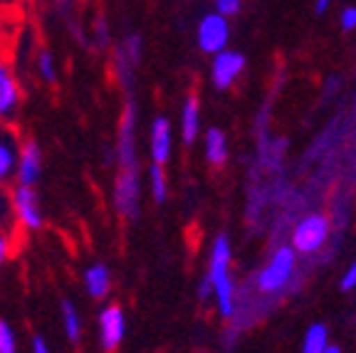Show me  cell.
Instances as JSON below:
<instances>
[{
  "label": "cell",
  "instance_id": "1",
  "mask_svg": "<svg viewBox=\"0 0 356 353\" xmlns=\"http://www.w3.org/2000/svg\"><path fill=\"white\" fill-rule=\"evenodd\" d=\"M208 277H211V281H213L218 309H220L222 316H230L235 309V304H233L235 287H233V279H230V243L225 235L216 238V243H213Z\"/></svg>",
  "mask_w": 356,
  "mask_h": 353
},
{
  "label": "cell",
  "instance_id": "2",
  "mask_svg": "<svg viewBox=\"0 0 356 353\" xmlns=\"http://www.w3.org/2000/svg\"><path fill=\"white\" fill-rule=\"evenodd\" d=\"M10 198H13V210H15L17 225H20L22 230H40L44 222V215H42V205H40L35 186L15 183L10 190Z\"/></svg>",
  "mask_w": 356,
  "mask_h": 353
},
{
  "label": "cell",
  "instance_id": "3",
  "mask_svg": "<svg viewBox=\"0 0 356 353\" xmlns=\"http://www.w3.org/2000/svg\"><path fill=\"white\" fill-rule=\"evenodd\" d=\"M22 104V87L17 82L15 72H13L10 62H8L6 52L0 47V122H10L20 111Z\"/></svg>",
  "mask_w": 356,
  "mask_h": 353
},
{
  "label": "cell",
  "instance_id": "4",
  "mask_svg": "<svg viewBox=\"0 0 356 353\" xmlns=\"http://www.w3.org/2000/svg\"><path fill=\"white\" fill-rule=\"evenodd\" d=\"M292 270H295V249L280 247L273 260H270V265L257 277V287L262 292H280L287 284L289 277H292Z\"/></svg>",
  "mask_w": 356,
  "mask_h": 353
},
{
  "label": "cell",
  "instance_id": "5",
  "mask_svg": "<svg viewBox=\"0 0 356 353\" xmlns=\"http://www.w3.org/2000/svg\"><path fill=\"white\" fill-rule=\"evenodd\" d=\"M97 331H99V343L104 351L111 353L122 346L124 334H127V319H124V309L119 304H109L99 311Z\"/></svg>",
  "mask_w": 356,
  "mask_h": 353
},
{
  "label": "cell",
  "instance_id": "6",
  "mask_svg": "<svg viewBox=\"0 0 356 353\" xmlns=\"http://www.w3.org/2000/svg\"><path fill=\"white\" fill-rule=\"evenodd\" d=\"M20 136L13 126L0 122V186L6 188L15 178L17 161H20Z\"/></svg>",
  "mask_w": 356,
  "mask_h": 353
},
{
  "label": "cell",
  "instance_id": "7",
  "mask_svg": "<svg viewBox=\"0 0 356 353\" xmlns=\"http://www.w3.org/2000/svg\"><path fill=\"white\" fill-rule=\"evenodd\" d=\"M329 235V222L327 217L322 215H309L295 227V249L300 252L309 254V252H317L319 247L324 245Z\"/></svg>",
  "mask_w": 356,
  "mask_h": 353
},
{
  "label": "cell",
  "instance_id": "8",
  "mask_svg": "<svg viewBox=\"0 0 356 353\" xmlns=\"http://www.w3.org/2000/svg\"><path fill=\"white\" fill-rule=\"evenodd\" d=\"M198 44L203 52H211V55H218V52L225 50L228 44V22L220 13H211L200 20L198 25Z\"/></svg>",
  "mask_w": 356,
  "mask_h": 353
},
{
  "label": "cell",
  "instance_id": "9",
  "mask_svg": "<svg viewBox=\"0 0 356 353\" xmlns=\"http://www.w3.org/2000/svg\"><path fill=\"white\" fill-rule=\"evenodd\" d=\"M42 176V149L38 141H22L20 161H17V183L22 186H35Z\"/></svg>",
  "mask_w": 356,
  "mask_h": 353
},
{
  "label": "cell",
  "instance_id": "10",
  "mask_svg": "<svg viewBox=\"0 0 356 353\" xmlns=\"http://www.w3.org/2000/svg\"><path fill=\"white\" fill-rule=\"evenodd\" d=\"M243 67H245L243 55L228 50L218 52L216 62H213V84H216V89H228L238 79V74L243 72Z\"/></svg>",
  "mask_w": 356,
  "mask_h": 353
},
{
  "label": "cell",
  "instance_id": "11",
  "mask_svg": "<svg viewBox=\"0 0 356 353\" xmlns=\"http://www.w3.org/2000/svg\"><path fill=\"white\" fill-rule=\"evenodd\" d=\"M171 156V124L166 116H159L151 124V158L154 163H166Z\"/></svg>",
  "mask_w": 356,
  "mask_h": 353
},
{
  "label": "cell",
  "instance_id": "12",
  "mask_svg": "<svg viewBox=\"0 0 356 353\" xmlns=\"http://www.w3.org/2000/svg\"><path fill=\"white\" fill-rule=\"evenodd\" d=\"M84 289L92 299H104L111 292V272L106 265L95 262L84 270Z\"/></svg>",
  "mask_w": 356,
  "mask_h": 353
},
{
  "label": "cell",
  "instance_id": "13",
  "mask_svg": "<svg viewBox=\"0 0 356 353\" xmlns=\"http://www.w3.org/2000/svg\"><path fill=\"white\" fill-rule=\"evenodd\" d=\"M200 131V106L195 97H188L181 111V136H184V144H193L195 136Z\"/></svg>",
  "mask_w": 356,
  "mask_h": 353
},
{
  "label": "cell",
  "instance_id": "14",
  "mask_svg": "<svg viewBox=\"0 0 356 353\" xmlns=\"http://www.w3.org/2000/svg\"><path fill=\"white\" fill-rule=\"evenodd\" d=\"M60 319H62V331H65L67 341L79 343V338H82V316H79V309L70 299H65V302L60 304Z\"/></svg>",
  "mask_w": 356,
  "mask_h": 353
},
{
  "label": "cell",
  "instance_id": "15",
  "mask_svg": "<svg viewBox=\"0 0 356 353\" xmlns=\"http://www.w3.org/2000/svg\"><path fill=\"white\" fill-rule=\"evenodd\" d=\"M206 158L213 166H222L228 158V144H225V133L220 129H208L206 131Z\"/></svg>",
  "mask_w": 356,
  "mask_h": 353
},
{
  "label": "cell",
  "instance_id": "16",
  "mask_svg": "<svg viewBox=\"0 0 356 353\" xmlns=\"http://www.w3.org/2000/svg\"><path fill=\"white\" fill-rule=\"evenodd\" d=\"M329 331L324 324H314L307 329L305 336V346H302V353H324V348L329 346Z\"/></svg>",
  "mask_w": 356,
  "mask_h": 353
},
{
  "label": "cell",
  "instance_id": "17",
  "mask_svg": "<svg viewBox=\"0 0 356 353\" xmlns=\"http://www.w3.org/2000/svg\"><path fill=\"white\" fill-rule=\"evenodd\" d=\"M149 188L156 203H166L168 183H166V173H163V163H154V166L149 168Z\"/></svg>",
  "mask_w": 356,
  "mask_h": 353
},
{
  "label": "cell",
  "instance_id": "18",
  "mask_svg": "<svg viewBox=\"0 0 356 353\" xmlns=\"http://www.w3.org/2000/svg\"><path fill=\"white\" fill-rule=\"evenodd\" d=\"M0 227L10 232H15V227H17L15 210H13V198L3 186H0Z\"/></svg>",
  "mask_w": 356,
  "mask_h": 353
},
{
  "label": "cell",
  "instance_id": "19",
  "mask_svg": "<svg viewBox=\"0 0 356 353\" xmlns=\"http://www.w3.org/2000/svg\"><path fill=\"white\" fill-rule=\"evenodd\" d=\"M38 74L44 79L47 84H55L57 82V67L55 60L47 50H40L38 52Z\"/></svg>",
  "mask_w": 356,
  "mask_h": 353
},
{
  "label": "cell",
  "instance_id": "20",
  "mask_svg": "<svg viewBox=\"0 0 356 353\" xmlns=\"http://www.w3.org/2000/svg\"><path fill=\"white\" fill-rule=\"evenodd\" d=\"M0 353H17V336L8 321L0 319Z\"/></svg>",
  "mask_w": 356,
  "mask_h": 353
},
{
  "label": "cell",
  "instance_id": "21",
  "mask_svg": "<svg viewBox=\"0 0 356 353\" xmlns=\"http://www.w3.org/2000/svg\"><path fill=\"white\" fill-rule=\"evenodd\" d=\"M13 247H15V245H13V232L0 227V270H3V267H6V262L10 260Z\"/></svg>",
  "mask_w": 356,
  "mask_h": 353
},
{
  "label": "cell",
  "instance_id": "22",
  "mask_svg": "<svg viewBox=\"0 0 356 353\" xmlns=\"http://www.w3.org/2000/svg\"><path fill=\"white\" fill-rule=\"evenodd\" d=\"M240 10V0H216V13H220L222 17H230Z\"/></svg>",
  "mask_w": 356,
  "mask_h": 353
},
{
  "label": "cell",
  "instance_id": "23",
  "mask_svg": "<svg viewBox=\"0 0 356 353\" xmlns=\"http://www.w3.org/2000/svg\"><path fill=\"white\" fill-rule=\"evenodd\" d=\"M354 287H356V262L346 270V274L341 277V289H344V292H349V289H354Z\"/></svg>",
  "mask_w": 356,
  "mask_h": 353
},
{
  "label": "cell",
  "instance_id": "24",
  "mask_svg": "<svg viewBox=\"0 0 356 353\" xmlns=\"http://www.w3.org/2000/svg\"><path fill=\"white\" fill-rule=\"evenodd\" d=\"M341 28L344 30L356 28V8H346V10L341 13Z\"/></svg>",
  "mask_w": 356,
  "mask_h": 353
},
{
  "label": "cell",
  "instance_id": "25",
  "mask_svg": "<svg viewBox=\"0 0 356 353\" xmlns=\"http://www.w3.org/2000/svg\"><path fill=\"white\" fill-rule=\"evenodd\" d=\"M198 297L203 299V302H208L211 297H216V292H213V281L211 277H206V279L200 281V287H198Z\"/></svg>",
  "mask_w": 356,
  "mask_h": 353
},
{
  "label": "cell",
  "instance_id": "26",
  "mask_svg": "<svg viewBox=\"0 0 356 353\" xmlns=\"http://www.w3.org/2000/svg\"><path fill=\"white\" fill-rule=\"evenodd\" d=\"M30 353H52V351L42 336H33V341H30Z\"/></svg>",
  "mask_w": 356,
  "mask_h": 353
},
{
  "label": "cell",
  "instance_id": "27",
  "mask_svg": "<svg viewBox=\"0 0 356 353\" xmlns=\"http://www.w3.org/2000/svg\"><path fill=\"white\" fill-rule=\"evenodd\" d=\"M314 3H317V6H314V10H317L319 15H322V13L329 8V3H332V0H314Z\"/></svg>",
  "mask_w": 356,
  "mask_h": 353
},
{
  "label": "cell",
  "instance_id": "28",
  "mask_svg": "<svg viewBox=\"0 0 356 353\" xmlns=\"http://www.w3.org/2000/svg\"><path fill=\"white\" fill-rule=\"evenodd\" d=\"M324 353H341V348L339 346H327L324 348Z\"/></svg>",
  "mask_w": 356,
  "mask_h": 353
},
{
  "label": "cell",
  "instance_id": "29",
  "mask_svg": "<svg viewBox=\"0 0 356 353\" xmlns=\"http://www.w3.org/2000/svg\"><path fill=\"white\" fill-rule=\"evenodd\" d=\"M6 3H13V6H17V3H25V0H6Z\"/></svg>",
  "mask_w": 356,
  "mask_h": 353
}]
</instances>
